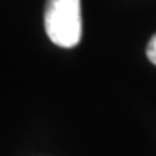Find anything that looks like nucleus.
I'll return each instance as SVG.
<instances>
[{"mask_svg":"<svg viewBox=\"0 0 156 156\" xmlns=\"http://www.w3.org/2000/svg\"><path fill=\"white\" fill-rule=\"evenodd\" d=\"M45 30L48 38L61 48H73L81 40L80 0H46Z\"/></svg>","mask_w":156,"mask_h":156,"instance_id":"nucleus-1","label":"nucleus"},{"mask_svg":"<svg viewBox=\"0 0 156 156\" xmlns=\"http://www.w3.org/2000/svg\"><path fill=\"white\" fill-rule=\"evenodd\" d=\"M147 58L151 64L156 66V34L150 38V41H148V45H147Z\"/></svg>","mask_w":156,"mask_h":156,"instance_id":"nucleus-2","label":"nucleus"}]
</instances>
